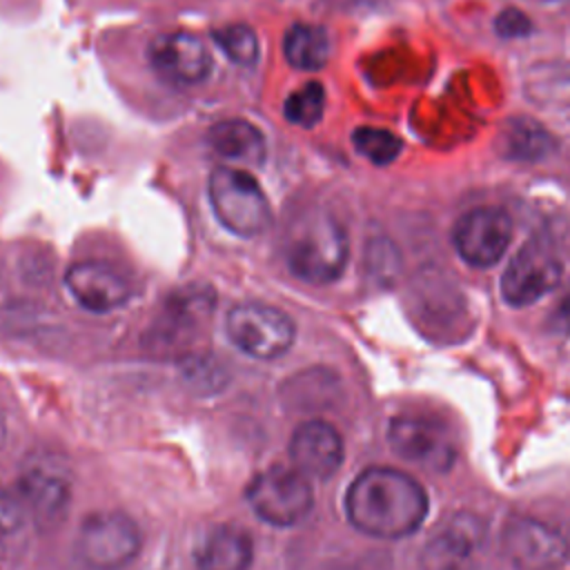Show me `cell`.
Listing matches in <instances>:
<instances>
[{
  "label": "cell",
  "instance_id": "cell-6",
  "mask_svg": "<svg viewBox=\"0 0 570 570\" xmlns=\"http://www.w3.org/2000/svg\"><path fill=\"white\" fill-rule=\"evenodd\" d=\"M247 503L265 523L289 528L305 519L314 497L307 476L298 470L272 465L249 481Z\"/></svg>",
  "mask_w": 570,
  "mask_h": 570
},
{
  "label": "cell",
  "instance_id": "cell-26",
  "mask_svg": "<svg viewBox=\"0 0 570 570\" xmlns=\"http://www.w3.org/2000/svg\"><path fill=\"white\" fill-rule=\"evenodd\" d=\"M548 330L559 336L570 334V285L563 289V294L557 298L548 314Z\"/></svg>",
  "mask_w": 570,
  "mask_h": 570
},
{
  "label": "cell",
  "instance_id": "cell-8",
  "mask_svg": "<svg viewBox=\"0 0 570 570\" xmlns=\"http://www.w3.org/2000/svg\"><path fill=\"white\" fill-rule=\"evenodd\" d=\"M512 218L501 207H474L465 212L452 232L456 254L472 267L494 265L512 240Z\"/></svg>",
  "mask_w": 570,
  "mask_h": 570
},
{
  "label": "cell",
  "instance_id": "cell-7",
  "mask_svg": "<svg viewBox=\"0 0 570 570\" xmlns=\"http://www.w3.org/2000/svg\"><path fill=\"white\" fill-rule=\"evenodd\" d=\"M563 276V265L548 240L530 238L519 247L501 276V294L512 307H528L550 294Z\"/></svg>",
  "mask_w": 570,
  "mask_h": 570
},
{
  "label": "cell",
  "instance_id": "cell-22",
  "mask_svg": "<svg viewBox=\"0 0 570 570\" xmlns=\"http://www.w3.org/2000/svg\"><path fill=\"white\" fill-rule=\"evenodd\" d=\"M218 49L240 67H252L258 58V38L247 24H227L212 33Z\"/></svg>",
  "mask_w": 570,
  "mask_h": 570
},
{
  "label": "cell",
  "instance_id": "cell-10",
  "mask_svg": "<svg viewBox=\"0 0 570 570\" xmlns=\"http://www.w3.org/2000/svg\"><path fill=\"white\" fill-rule=\"evenodd\" d=\"M387 441L392 450L421 468L448 470L454 461V443L448 430L425 416H396L390 421Z\"/></svg>",
  "mask_w": 570,
  "mask_h": 570
},
{
  "label": "cell",
  "instance_id": "cell-5",
  "mask_svg": "<svg viewBox=\"0 0 570 570\" xmlns=\"http://www.w3.org/2000/svg\"><path fill=\"white\" fill-rule=\"evenodd\" d=\"M229 341L252 358L272 361L283 356L296 336L294 321L265 303L234 305L225 321Z\"/></svg>",
  "mask_w": 570,
  "mask_h": 570
},
{
  "label": "cell",
  "instance_id": "cell-3",
  "mask_svg": "<svg viewBox=\"0 0 570 570\" xmlns=\"http://www.w3.org/2000/svg\"><path fill=\"white\" fill-rule=\"evenodd\" d=\"M207 196L214 216L234 236H258L272 223L269 200L245 169L216 167L207 180Z\"/></svg>",
  "mask_w": 570,
  "mask_h": 570
},
{
  "label": "cell",
  "instance_id": "cell-9",
  "mask_svg": "<svg viewBox=\"0 0 570 570\" xmlns=\"http://www.w3.org/2000/svg\"><path fill=\"white\" fill-rule=\"evenodd\" d=\"M503 554L519 570H557L568 561V541L537 519H512L501 537Z\"/></svg>",
  "mask_w": 570,
  "mask_h": 570
},
{
  "label": "cell",
  "instance_id": "cell-2",
  "mask_svg": "<svg viewBox=\"0 0 570 570\" xmlns=\"http://www.w3.org/2000/svg\"><path fill=\"white\" fill-rule=\"evenodd\" d=\"M350 256L345 227L325 209H307L296 218L285 243L289 272L309 285L336 281Z\"/></svg>",
  "mask_w": 570,
  "mask_h": 570
},
{
  "label": "cell",
  "instance_id": "cell-27",
  "mask_svg": "<svg viewBox=\"0 0 570 570\" xmlns=\"http://www.w3.org/2000/svg\"><path fill=\"white\" fill-rule=\"evenodd\" d=\"M4 441H7V423H4V416L0 414V448L4 445Z\"/></svg>",
  "mask_w": 570,
  "mask_h": 570
},
{
  "label": "cell",
  "instance_id": "cell-18",
  "mask_svg": "<svg viewBox=\"0 0 570 570\" xmlns=\"http://www.w3.org/2000/svg\"><path fill=\"white\" fill-rule=\"evenodd\" d=\"M207 145L214 154L249 167L263 165L267 154L265 136L261 134V129L240 118H229L212 125L207 131Z\"/></svg>",
  "mask_w": 570,
  "mask_h": 570
},
{
  "label": "cell",
  "instance_id": "cell-21",
  "mask_svg": "<svg viewBox=\"0 0 570 570\" xmlns=\"http://www.w3.org/2000/svg\"><path fill=\"white\" fill-rule=\"evenodd\" d=\"M352 142L361 156H365L370 163L383 167L399 158L403 149V140L381 127H358L352 134Z\"/></svg>",
  "mask_w": 570,
  "mask_h": 570
},
{
  "label": "cell",
  "instance_id": "cell-16",
  "mask_svg": "<svg viewBox=\"0 0 570 570\" xmlns=\"http://www.w3.org/2000/svg\"><path fill=\"white\" fill-rule=\"evenodd\" d=\"M20 499L42 532L56 530L69 510L71 492L62 472L45 465H33L20 476Z\"/></svg>",
  "mask_w": 570,
  "mask_h": 570
},
{
  "label": "cell",
  "instance_id": "cell-11",
  "mask_svg": "<svg viewBox=\"0 0 570 570\" xmlns=\"http://www.w3.org/2000/svg\"><path fill=\"white\" fill-rule=\"evenodd\" d=\"M65 287L80 307L96 314L114 312L131 298L129 278L105 261L73 263L65 274Z\"/></svg>",
  "mask_w": 570,
  "mask_h": 570
},
{
  "label": "cell",
  "instance_id": "cell-24",
  "mask_svg": "<svg viewBox=\"0 0 570 570\" xmlns=\"http://www.w3.org/2000/svg\"><path fill=\"white\" fill-rule=\"evenodd\" d=\"M24 505L7 488L0 485V534H11L22 525Z\"/></svg>",
  "mask_w": 570,
  "mask_h": 570
},
{
  "label": "cell",
  "instance_id": "cell-20",
  "mask_svg": "<svg viewBox=\"0 0 570 570\" xmlns=\"http://www.w3.org/2000/svg\"><path fill=\"white\" fill-rule=\"evenodd\" d=\"M285 118L298 127H314L325 111V89L321 82L309 80L296 91H292L285 100Z\"/></svg>",
  "mask_w": 570,
  "mask_h": 570
},
{
  "label": "cell",
  "instance_id": "cell-17",
  "mask_svg": "<svg viewBox=\"0 0 570 570\" xmlns=\"http://www.w3.org/2000/svg\"><path fill=\"white\" fill-rule=\"evenodd\" d=\"M194 559L198 570H249L254 543L240 528L214 525L200 537Z\"/></svg>",
  "mask_w": 570,
  "mask_h": 570
},
{
  "label": "cell",
  "instance_id": "cell-15",
  "mask_svg": "<svg viewBox=\"0 0 570 570\" xmlns=\"http://www.w3.org/2000/svg\"><path fill=\"white\" fill-rule=\"evenodd\" d=\"M483 525L472 514H456L443 530H439L423 550L425 570H470L481 546Z\"/></svg>",
  "mask_w": 570,
  "mask_h": 570
},
{
  "label": "cell",
  "instance_id": "cell-23",
  "mask_svg": "<svg viewBox=\"0 0 570 570\" xmlns=\"http://www.w3.org/2000/svg\"><path fill=\"white\" fill-rule=\"evenodd\" d=\"M510 138V151L514 158H539L548 149V136L532 122H514Z\"/></svg>",
  "mask_w": 570,
  "mask_h": 570
},
{
  "label": "cell",
  "instance_id": "cell-14",
  "mask_svg": "<svg viewBox=\"0 0 570 570\" xmlns=\"http://www.w3.org/2000/svg\"><path fill=\"white\" fill-rule=\"evenodd\" d=\"M343 452L338 430L321 419L301 423L289 439V459L303 476L330 479L341 468Z\"/></svg>",
  "mask_w": 570,
  "mask_h": 570
},
{
  "label": "cell",
  "instance_id": "cell-12",
  "mask_svg": "<svg viewBox=\"0 0 570 570\" xmlns=\"http://www.w3.org/2000/svg\"><path fill=\"white\" fill-rule=\"evenodd\" d=\"M212 309V294L205 292H180L167 298L160 318L149 327L147 345L151 352L178 354L185 352Z\"/></svg>",
  "mask_w": 570,
  "mask_h": 570
},
{
  "label": "cell",
  "instance_id": "cell-4",
  "mask_svg": "<svg viewBox=\"0 0 570 570\" xmlns=\"http://www.w3.org/2000/svg\"><path fill=\"white\" fill-rule=\"evenodd\" d=\"M140 550V530L122 512L89 514L76 537V554L91 570H120Z\"/></svg>",
  "mask_w": 570,
  "mask_h": 570
},
{
  "label": "cell",
  "instance_id": "cell-13",
  "mask_svg": "<svg viewBox=\"0 0 570 570\" xmlns=\"http://www.w3.org/2000/svg\"><path fill=\"white\" fill-rule=\"evenodd\" d=\"M151 67L176 85H198L212 71V56L207 47L187 31L163 33L149 45Z\"/></svg>",
  "mask_w": 570,
  "mask_h": 570
},
{
  "label": "cell",
  "instance_id": "cell-19",
  "mask_svg": "<svg viewBox=\"0 0 570 570\" xmlns=\"http://www.w3.org/2000/svg\"><path fill=\"white\" fill-rule=\"evenodd\" d=\"M285 60L303 71H316L325 67L330 58V38L325 29L316 24H294L283 40Z\"/></svg>",
  "mask_w": 570,
  "mask_h": 570
},
{
  "label": "cell",
  "instance_id": "cell-1",
  "mask_svg": "<svg viewBox=\"0 0 570 570\" xmlns=\"http://www.w3.org/2000/svg\"><path fill=\"white\" fill-rule=\"evenodd\" d=\"M430 508L423 485L396 468H367L345 492L350 523L363 534L403 539L425 519Z\"/></svg>",
  "mask_w": 570,
  "mask_h": 570
},
{
  "label": "cell",
  "instance_id": "cell-25",
  "mask_svg": "<svg viewBox=\"0 0 570 570\" xmlns=\"http://www.w3.org/2000/svg\"><path fill=\"white\" fill-rule=\"evenodd\" d=\"M494 24H497V33L503 36V38H523L532 31L530 18L523 11L512 9V7L501 11Z\"/></svg>",
  "mask_w": 570,
  "mask_h": 570
}]
</instances>
